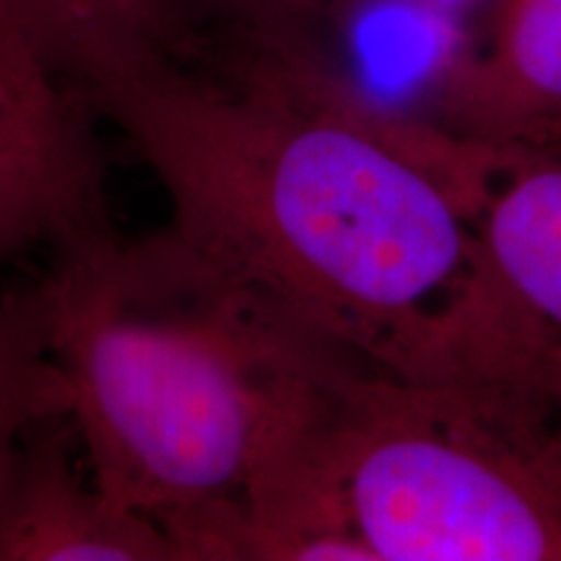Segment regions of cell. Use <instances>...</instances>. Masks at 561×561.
Segmentation results:
<instances>
[{
  "mask_svg": "<svg viewBox=\"0 0 561 561\" xmlns=\"http://www.w3.org/2000/svg\"><path fill=\"white\" fill-rule=\"evenodd\" d=\"M170 198V227L371 367L419 375L515 149L392 110L310 37L231 30L89 96Z\"/></svg>",
  "mask_w": 561,
  "mask_h": 561,
  "instance_id": "6da1fadb",
  "label": "cell"
},
{
  "mask_svg": "<svg viewBox=\"0 0 561 561\" xmlns=\"http://www.w3.org/2000/svg\"><path fill=\"white\" fill-rule=\"evenodd\" d=\"M30 294L87 466L153 520L242 496L367 364L170 224L62 250Z\"/></svg>",
  "mask_w": 561,
  "mask_h": 561,
  "instance_id": "7a4b0ae2",
  "label": "cell"
},
{
  "mask_svg": "<svg viewBox=\"0 0 561 561\" xmlns=\"http://www.w3.org/2000/svg\"><path fill=\"white\" fill-rule=\"evenodd\" d=\"M328 455L371 561H561L559 351L413 377L362 364Z\"/></svg>",
  "mask_w": 561,
  "mask_h": 561,
  "instance_id": "3957f363",
  "label": "cell"
},
{
  "mask_svg": "<svg viewBox=\"0 0 561 561\" xmlns=\"http://www.w3.org/2000/svg\"><path fill=\"white\" fill-rule=\"evenodd\" d=\"M91 112L0 0V268L115 229Z\"/></svg>",
  "mask_w": 561,
  "mask_h": 561,
  "instance_id": "277c9868",
  "label": "cell"
},
{
  "mask_svg": "<svg viewBox=\"0 0 561 561\" xmlns=\"http://www.w3.org/2000/svg\"><path fill=\"white\" fill-rule=\"evenodd\" d=\"M546 151L515 149L491 182L476 268L447 331L561 348V159Z\"/></svg>",
  "mask_w": 561,
  "mask_h": 561,
  "instance_id": "5b68a950",
  "label": "cell"
},
{
  "mask_svg": "<svg viewBox=\"0 0 561 561\" xmlns=\"http://www.w3.org/2000/svg\"><path fill=\"white\" fill-rule=\"evenodd\" d=\"M486 26L442 68L437 121L500 149L561 140V0H491Z\"/></svg>",
  "mask_w": 561,
  "mask_h": 561,
  "instance_id": "8992f818",
  "label": "cell"
},
{
  "mask_svg": "<svg viewBox=\"0 0 561 561\" xmlns=\"http://www.w3.org/2000/svg\"><path fill=\"white\" fill-rule=\"evenodd\" d=\"M70 416L30 434L0 494V561H180L159 520L125 507L73 458Z\"/></svg>",
  "mask_w": 561,
  "mask_h": 561,
  "instance_id": "52a82bcc",
  "label": "cell"
},
{
  "mask_svg": "<svg viewBox=\"0 0 561 561\" xmlns=\"http://www.w3.org/2000/svg\"><path fill=\"white\" fill-rule=\"evenodd\" d=\"M55 73L89 100L198 42L178 0H9Z\"/></svg>",
  "mask_w": 561,
  "mask_h": 561,
  "instance_id": "ba28073f",
  "label": "cell"
},
{
  "mask_svg": "<svg viewBox=\"0 0 561 561\" xmlns=\"http://www.w3.org/2000/svg\"><path fill=\"white\" fill-rule=\"evenodd\" d=\"M70 416L66 380L45 346L30 289L0 299V494L30 434Z\"/></svg>",
  "mask_w": 561,
  "mask_h": 561,
  "instance_id": "9c48e42d",
  "label": "cell"
},
{
  "mask_svg": "<svg viewBox=\"0 0 561 561\" xmlns=\"http://www.w3.org/2000/svg\"><path fill=\"white\" fill-rule=\"evenodd\" d=\"M231 30L310 37L314 26L335 16L346 0H210Z\"/></svg>",
  "mask_w": 561,
  "mask_h": 561,
  "instance_id": "30bf717a",
  "label": "cell"
},
{
  "mask_svg": "<svg viewBox=\"0 0 561 561\" xmlns=\"http://www.w3.org/2000/svg\"><path fill=\"white\" fill-rule=\"evenodd\" d=\"M421 9L437 13V16L455 21V19H468L473 13L486 11L491 0H416Z\"/></svg>",
  "mask_w": 561,
  "mask_h": 561,
  "instance_id": "8fae6325",
  "label": "cell"
},
{
  "mask_svg": "<svg viewBox=\"0 0 561 561\" xmlns=\"http://www.w3.org/2000/svg\"><path fill=\"white\" fill-rule=\"evenodd\" d=\"M559 144H561V140H559Z\"/></svg>",
  "mask_w": 561,
  "mask_h": 561,
  "instance_id": "7c38bea8",
  "label": "cell"
}]
</instances>
